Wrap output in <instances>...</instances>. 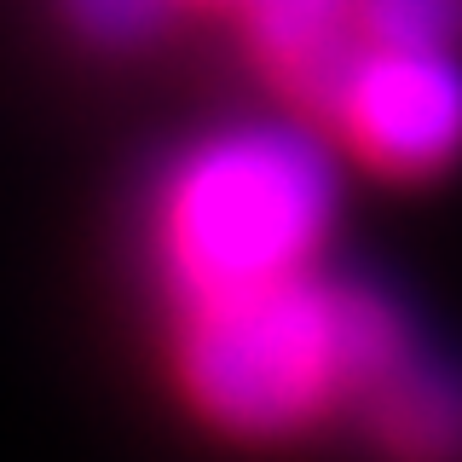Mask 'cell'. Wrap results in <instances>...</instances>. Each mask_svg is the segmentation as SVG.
<instances>
[{
  "instance_id": "1",
  "label": "cell",
  "mask_w": 462,
  "mask_h": 462,
  "mask_svg": "<svg viewBox=\"0 0 462 462\" xmlns=\"http://www.w3.org/2000/svg\"><path fill=\"white\" fill-rule=\"evenodd\" d=\"M411 324L382 289L295 272L180 307L173 370L197 416L237 439H289L365 399L411 353Z\"/></svg>"
},
{
  "instance_id": "2",
  "label": "cell",
  "mask_w": 462,
  "mask_h": 462,
  "mask_svg": "<svg viewBox=\"0 0 462 462\" xmlns=\"http://www.w3.org/2000/svg\"><path fill=\"white\" fill-rule=\"evenodd\" d=\"M336 226V156L300 122H237L173 156L151 254L180 307L312 272Z\"/></svg>"
},
{
  "instance_id": "3",
  "label": "cell",
  "mask_w": 462,
  "mask_h": 462,
  "mask_svg": "<svg viewBox=\"0 0 462 462\" xmlns=\"http://www.w3.org/2000/svg\"><path fill=\"white\" fill-rule=\"evenodd\" d=\"M329 116L387 180H428L462 151V64L433 47H365Z\"/></svg>"
},
{
  "instance_id": "4",
  "label": "cell",
  "mask_w": 462,
  "mask_h": 462,
  "mask_svg": "<svg viewBox=\"0 0 462 462\" xmlns=\"http://www.w3.org/2000/svg\"><path fill=\"white\" fill-rule=\"evenodd\" d=\"M202 6H237L249 18L260 69L289 98L318 110L336 105L346 69L365 52L353 0H202Z\"/></svg>"
},
{
  "instance_id": "5",
  "label": "cell",
  "mask_w": 462,
  "mask_h": 462,
  "mask_svg": "<svg viewBox=\"0 0 462 462\" xmlns=\"http://www.w3.org/2000/svg\"><path fill=\"white\" fill-rule=\"evenodd\" d=\"M365 422L393 462H462V370L445 358L411 353L370 382Z\"/></svg>"
},
{
  "instance_id": "6",
  "label": "cell",
  "mask_w": 462,
  "mask_h": 462,
  "mask_svg": "<svg viewBox=\"0 0 462 462\" xmlns=\"http://www.w3.org/2000/svg\"><path fill=\"white\" fill-rule=\"evenodd\" d=\"M365 47H433L462 41V0H353Z\"/></svg>"
},
{
  "instance_id": "7",
  "label": "cell",
  "mask_w": 462,
  "mask_h": 462,
  "mask_svg": "<svg viewBox=\"0 0 462 462\" xmlns=\"http://www.w3.org/2000/svg\"><path fill=\"white\" fill-rule=\"evenodd\" d=\"M58 6L93 47H139L168 23L173 0H58Z\"/></svg>"
}]
</instances>
